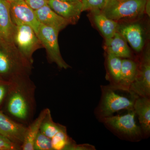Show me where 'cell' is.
I'll return each mask as SVG.
<instances>
[{
    "label": "cell",
    "instance_id": "ac0fdd59",
    "mask_svg": "<svg viewBox=\"0 0 150 150\" xmlns=\"http://www.w3.org/2000/svg\"><path fill=\"white\" fill-rule=\"evenodd\" d=\"M138 69L137 63L133 60L128 59H122L121 81L119 86L129 90L131 83L136 79Z\"/></svg>",
    "mask_w": 150,
    "mask_h": 150
},
{
    "label": "cell",
    "instance_id": "f1b7e54d",
    "mask_svg": "<svg viewBox=\"0 0 150 150\" xmlns=\"http://www.w3.org/2000/svg\"><path fill=\"white\" fill-rule=\"evenodd\" d=\"M55 1H76L81 0H55Z\"/></svg>",
    "mask_w": 150,
    "mask_h": 150
},
{
    "label": "cell",
    "instance_id": "8992f818",
    "mask_svg": "<svg viewBox=\"0 0 150 150\" xmlns=\"http://www.w3.org/2000/svg\"><path fill=\"white\" fill-rule=\"evenodd\" d=\"M123 115H111L102 118L106 125L119 134L130 138L139 137L142 135V130L135 120L136 113L134 109Z\"/></svg>",
    "mask_w": 150,
    "mask_h": 150
},
{
    "label": "cell",
    "instance_id": "9c48e42d",
    "mask_svg": "<svg viewBox=\"0 0 150 150\" xmlns=\"http://www.w3.org/2000/svg\"><path fill=\"white\" fill-rule=\"evenodd\" d=\"M48 5L55 12L67 20L69 24H75L82 12L81 0L76 1L48 0Z\"/></svg>",
    "mask_w": 150,
    "mask_h": 150
},
{
    "label": "cell",
    "instance_id": "277c9868",
    "mask_svg": "<svg viewBox=\"0 0 150 150\" xmlns=\"http://www.w3.org/2000/svg\"><path fill=\"white\" fill-rule=\"evenodd\" d=\"M14 25V41L18 49L24 57L30 59L40 43L34 30L29 25L12 19Z\"/></svg>",
    "mask_w": 150,
    "mask_h": 150
},
{
    "label": "cell",
    "instance_id": "3957f363",
    "mask_svg": "<svg viewBox=\"0 0 150 150\" xmlns=\"http://www.w3.org/2000/svg\"><path fill=\"white\" fill-rule=\"evenodd\" d=\"M15 26L12 19L8 0H0V46L14 61L18 59L14 41Z\"/></svg>",
    "mask_w": 150,
    "mask_h": 150
},
{
    "label": "cell",
    "instance_id": "9a60e30c",
    "mask_svg": "<svg viewBox=\"0 0 150 150\" xmlns=\"http://www.w3.org/2000/svg\"><path fill=\"white\" fill-rule=\"evenodd\" d=\"M93 13V21L105 39H109L118 31L119 24L117 21L108 18L100 11H91Z\"/></svg>",
    "mask_w": 150,
    "mask_h": 150
},
{
    "label": "cell",
    "instance_id": "2e32d148",
    "mask_svg": "<svg viewBox=\"0 0 150 150\" xmlns=\"http://www.w3.org/2000/svg\"><path fill=\"white\" fill-rule=\"evenodd\" d=\"M49 109L46 108L40 112L38 117L26 129L21 148L23 150H34V142L40 130L42 122Z\"/></svg>",
    "mask_w": 150,
    "mask_h": 150
},
{
    "label": "cell",
    "instance_id": "7402d4cb",
    "mask_svg": "<svg viewBox=\"0 0 150 150\" xmlns=\"http://www.w3.org/2000/svg\"><path fill=\"white\" fill-rule=\"evenodd\" d=\"M34 149L53 150L51 139L42 134L40 131L34 142Z\"/></svg>",
    "mask_w": 150,
    "mask_h": 150
},
{
    "label": "cell",
    "instance_id": "d6986e66",
    "mask_svg": "<svg viewBox=\"0 0 150 150\" xmlns=\"http://www.w3.org/2000/svg\"><path fill=\"white\" fill-rule=\"evenodd\" d=\"M122 58L107 54V65L112 85L120 86L121 81Z\"/></svg>",
    "mask_w": 150,
    "mask_h": 150
},
{
    "label": "cell",
    "instance_id": "e0dca14e",
    "mask_svg": "<svg viewBox=\"0 0 150 150\" xmlns=\"http://www.w3.org/2000/svg\"><path fill=\"white\" fill-rule=\"evenodd\" d=\"M8 108L11 115L21 119L27 118L28 108L27 101L22 94L14 92L9 100Z\"/></svg>",
    "mask_w": 150,
    "mask_h": 150
},
{
    "label": "cell",
    "instance_id": "7c38bea8",
    "mask_svg": "<svg viewBox=\"0 0 150 150\" xmlns=\"http://www.w3.org/2000/svg\"><path fill=\"white\" fill-rule=\"evenodd\" d=\"M40 24L53 28L59 32L69 24L67 20L59 16L48 4L35 11Z\"/></svg>",
    "mask_w": 150,
    "mask_h": 150
},
{
    "label": "cell",
    "instance_id": "4316f807",
    "mask_svg": "<svg viewBox=\"0 0 150 150\" xmlns=\"http://www.w3.org/2000/svg\"><path fill=\"white\" fill-rule=\"evenodd\" d=\"M6 92V90L4 86L0 84V104L4 99V97L5 96Z\"/></svg>",
    "mask_w": 150,
    "mask_h": 150
},
{
    "label": "cell",
    "instance_id": "30bf717a",
    "mask_svg": "<svg viewBox=\"0 0 150 150\" xmlns=\"http://www.w3.org/2000/svg\"><path fill=\"white\" fill-rule=\"evenodd\" d=\"M27 128L0 112V134L19 145L22 144Z\"/></svg>",
    "mask_w": 150,
    "mask_h": 150
},
{
    "label": "cell",
    "instance_id": "5bb4252c",
    "mask_svg": "<svg viewBox=\"0 0 150 150\" xmlns=\"http://www.w3.org/2000/svg\"><path fill=\"white\" fill-rule=\"evenodd\" d=\"M134 110L138 115L142 130L144 134L150 132V100L149 97L138 96L135 100Z\"/></svg>",
    "mask_w": 150,
    "mask_h": 150
},
{
    "label": "cell",
    "instance_id": "44dd1931",
    "mask_svg": "<svg viewBox=\"0 0 150 150\" xmlns=\"http://www.w3.org/2000/svg\"><path fill=\"white\" fill-rule=\"evenodd\" d=\"M64 128L65 126L54 122L51 117V111L49 110L42 122L40 131L45 136L51 139Z\"/></svg>",
    "mask_w": 150,
    "mask_h": 150
},
{
    "label": "cell",
    "instance_id": "8fae6325",
    "mask_svg": "<svg viewBox=\"0 0 150 150\" xmlns=\"http://www.w3.org/2000/svg\"><path fill=\"white\" fill-rule=\"evenodd\" d=\"M118 31L123 35L131 47L137 52L142 51L144 45L143 28L139 23L120 25Z\"/></svg>",
    "mask_w": 150,
    "mask_h": 150
},
{
    "label": "cell",
    "instance_id": "cb8c5ba5",
    "mask_svg": "<svg viewBox=\"0 0 150 150\" xmlns=\"http://www.w3.org/2000/svg\"><path fill=\"white\" fill-rule=\"evenodd\" d=\"M14 61L2 49H0V74H6L10 71Z\"/></svg>",
    "mask_w": 150,
    "mask_h": 150
},
{
    "label": "cell",
    "instance_id": "5b68a950",
    "mask_svg": "<svg viewBox=\"0 0 150 150\" xmlns=\"http://www.w3.org/2000/svg\"><path fill=\"white\" fill-rule=\"evenodd\" d=\"M59 32L53 28L40 24L37 35L40 43L46 48L51 62L56 63L61 69H67L70 66L63 59L59 49Z\"/></svg>",
    "mask_w": 150,
    "mask_h": 150
},
{
    "label": "cell",
    "instance_id": "ffe728a7",
    "mask_svg": "<svg viewBox=\"0 0 150 150\" xmlns=\"http://www.w3.org/2000/svg\"><path fill=\"white\" fill-rule=\"evenodd\" d=\"M51 139L53 150H74L76 145L67 135L66 127L59 131Z\"/></svg>",
    "mask_w": 150,
    "mask_h": 150
},
{
    "label": "cell",
    "instance_id": "ba28073f",
    "mask_svg": "<svg viewBox=\"0 0 150 150\" xmlns=\"http://www.w3.org/2000/svg\"><path fill=\"white\" fill-rule=\"evenodd\" d=\"M9 3L12 19L29 25L34 30L37 35L40 23L36 17L35 11L25 1L20 0Z\"/></svg>",
    "mask_w": 150,
    "mask_h": 150
},
{
    "label": "cell",
    "instance_id": "603a6c76",
    "mask_svg": "<svg viewBox=\"0 0 150 150\" xmlns=\"http://www.w3.org/2000/svg\"><path fill=\"white\" fill-rule=\"evenodd\" d=\"M107 0H81L82 11H101L105 6Z\"/></svg>",
    "mask_w": 150,
    "mask_h": 150
},
{
    "label": "cell",
    "instance_id": "f546056e",
    "mask_svg": "<svg viewBox=\"0 0 150 150\" xmlns=\"http://www.w3.org/2000/svg\"><path fill=\"white\" fill-rule=\"evenodd\" d=\"M9 1H20V0H8ZM21 1H25V0H21Z\"/></svg>",
    "mask_w": 150,
    "mask_h": 150
},
{
    "label": "cell",
    "instance_id": "484cf974",
    "mask_svg": "<svg viewBox=\"0 0 150 150\" xmlns=\"http://www.w3.org/2000/svg\"><path fill=\"white\" fill-rule=\"evenodd\" d=\"M48 0H25V2L33 10L35 11L48 4Z\"/></svg>",
    "mask_w": 150,
    "mask_h": 150
},
{
    "label": "cell",
    "instance_id": "52a82bcc",
    "mask_svg": "<svg viewBox=\"0 0 150 150\" xmlns=\"http://www.w3.org/2000/svg\"><path fill=\"white\" fill-rule=\"evenodd\" d=\"M129 90L138 96L150 97V51L148 46L138 69L136 79L131 83Z\"/></svg>",
    "mask_w": 150,
    "mask_h": 150
},
{
    "label": "cell",
    "instance_id": "4fadbf2b",
    "mask_svg": "<svg viewBox=\"0 0 150 150\" xmlns=\"http://www.w3.org/2000/svg\"><path fill=\"white\" fill-rule=\"evenodd\" d=\"M105 50L110 54L123 59L131 58V54L127 41L118 31L109 39H105Z\"/></svg>",
    "mask_w": 150,
    "mask_h": 150
},
{
    "label": "cell",
    "instance_id": "7a4b0ae2",
    "mask_svg": "<svg viewBox=\"0 0 150 150\" xmlns=\"http://www.w3.org/2000/svg\"><path fill=\"white\" fill-rule=\"evenodd\" d=\"M146 0H107L100 12L115 21L133 19L144 13Z\"/></svg>",
    "mask_w": 150,
    "mask_h": 150
},
{
    "label": "cell",
    "instance_id": "d4e9b609",
    "mask_svg": "<svg viewBox=\"0 0 150 150\" xmlns=\"http://www.w3.org/2000/svg\"><path fill=\"white\" fill-rule=\"evenodd\" d=\"M20 148L19 145L0 134V150H18Z\"/></svg>",
    "mask_w": 150,
    "mask_h": 150
},
{
    "label": "cell",
    "instance_id": "6da1fadb",
    "mask_svg": "<svg viewBox=\"0 0 150 150\" xmlns=\"http://www.w3.org/2000/svg\"><path fill=\"white\" fill-rule=\"evenodd\" d=\"M123 88L112 85L101 87L102 97L98 111L102 118L111 116L121 110L134 109V102L138 96L131 91L128 94L122 93Z\"/></svg>",
    "mask_w": 150,
    "mask_h": 150
},
{
    "label": "cell",
    "instance_id": "83f0119b",
    "mask_svg": "<svg viewBox=\"0 0 150 150\" xmlns=\"http://www.w3.org/2000/svg\"><path fill=\"white\" fill-rule=\"evenodd\" d=\"M146 13L149 17H150V0H146L144 7V13Z\"/></svg>",
    "mask_w": 150,
    "mask_h": 150
}]
</instances>
